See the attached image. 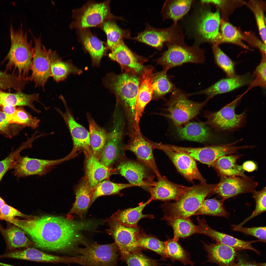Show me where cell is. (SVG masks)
I'll use <instances>...</instances> for the list:
<instances>
[{"mask_svg": "<svg viewBox=\"0 0 266 266\" xmlns=\"http://www.w3.org/2000/svg\"><path fill=\"white\" fill-rule=\"evenodd\" d=\"M220 23L218 11L213 12L205 8L199 10L193 23L194 32L198 42H217L219 38Z\"/></svg>", "mask_w": 266, "mask_h": 266, "instance_id": "cell-11", "label": "cell"}, {"mask_svg": "<svg viewBox=\"0 0 266 266\" xmlns=\"http://www.w3.org/2000/svg\"><path fill=\"white\" fill-rule=\"evenodd\" d=\"M119 124H116L109 133L107 140L100 154V161L109 166L116 161L120 156L123 129Z\"/></svg>", "mask_w": 266, "mask_h": 266, "instance_id": "cell-26", "label": "cell"}, {"mask_svg": "<svg viewBox=\"0 0 266 266\" xmlns=\"http://www.w3.org/2000/svg\"><path fill=\"white\" fill-rule=\"evenodd\" d=\"M50 59L51 77L57 82L65 80L70 73H77L80 71L71 63L63 61L56 51L50 50Z\"/></svg>", "mask_w": 266, "mask_h": 266, "instance_id": "cell-38", "label": "cell"}, {"mask_svg": "<svg viewBox=\"0 0 266 266\" xmlns=\"http://www.w3.org/2000/svg\"><path fill=\"white\" fill-rule=\"evenodd\" d=\"M166 221L173 228V239L178 241L180 238H185L196 233L197 226L189 218H179Z\"/></svg>", "mask_w": 266, "mask_h": 266, "instance_id": "cell-43", "label": "cell"}, {"mask_svg": "<svg viewBox=\"0 0 266 266\" xmlns=\"http://www.w3.org/2000/svg\"><path fill=\"white\" fill-rule=\"evenodd\" d=\"M221 34L219 39L222 42L241 44L242 36L232 25L228 22L223 23L221 26Z\"/></svg>", "mask_w": 266, "mask_h": 266, "instance_id": "cell-51", "label": "cell"}, {"mask_svg": "<svg viewBox=\"0 0 266 266\" xmlns=\"http://www.w3.org/2000/svg\"><path fill=\"white\" fill-rule=\"evenodd\" d=\"M176 131L182 139L200 143L209 141L213 136L209 128L203 123L190 122L177 127Z\"/></svg>", "mask_w": 266, "mask_h": 266, "instance_id": "cell-30", "label": "cell"}, {"mask_svg": "<svg viewBox=\"0 0 266 266\" xmlns=\"http://www.w3.org/2000/svg\"><path fill=\"white\" fill-rule=\"evenodd\" d=\"M198 225L197 226L196 233L205 235L211 238L216 242L220 243L232 247L236 250L244 249L251 250L257 254L260 252L254 248L252 244L260 240L247 241L242 240L228 234L214 230L210 228L204 219L197 218Z\"/></svg>", "mask_w": 266, "mask_h": 266, "instance_id": "cell-21", "label": "cell"}, {"mask_svg": "<svg viewBox=\"0 0 266 266\" xmlns=\"http://www.w3.org/2000/svg\"><path fill=\"white\" fill-rule=\"evenodd\" d=\"M220 177L212 193L217 194L224 201L242 194L252 193L258 184L252 177Z\"/></svg>", "mask_w": 266, "mask_h": 266, "instance_id": "cell-17", "label": "cell"}, {"mask_svg": "<svg viewBox=\"0 0 266 266\" xmlns=\"http://www.w3.org/2000/svg\"><path fill=\"white\" fill-rule=\"evenodd\" d=\"M110 1H90L81 8L73 10L74 20L70 24V28L80 30L86 29L100 26L108 20L117 18L111 13Z\"/></svg>", "mask_w": 266, "mask_h": 266, "instance_id": "cell-8", "label": "cell"}, {"mask_svg": "<svg viewBox=\"0 0 266 266\" xmlns=\"http://www.w3.org/2000/svg\"><path fill=\"white\" fill-rule=\"evenodd\" d=\"M188 96L176 88L172 92L167 104L168 113L162 115L170 119L177 127H181L198 114L211 98L208 97L203 102H199L190 100Z\"/></svg>", "mask_w": 266, "mask_h": 266, "instance_id": "cell-7", "label": "cell"}, {"mask_svg": "<svg viewBox=\"0 0 266 266\" xmlns=\"http://www.w3.org/2000/svg\"><path fill=\"white\" fill-rule=\"evenodd\" d=\"M234 266H258L257 263H252L247 261L243 259H238L237 262Z\"/></svg>", "mask_w": 266, "mask_h": 266, "instance_id": "cell-60", "label": "cell"}, {"mask_svg": "<svg viewBox=\"0 0 266 266\" xmlns=\"http://www.w3.org/2000/svg\"><path fill=\"white\" fill-rule=\"evenodd\" d=\"M86 152V180L89 187L92 189L110 175L112 169L100 162L91 150Z\"/></svg>", "mask_w": 266, "mask_h": 266, "instance_id": "cell-28", "label": "cell"}, {"mask_svg": "<svg viewBox=\"0 0 266 266\" xmlns=\"http://www.w3.org/2000/svg\"><path fill=\"white\" fill-rule=\"evenodd\" d=\"M136 237L139 247L152 250L159 255L162 260H166L165 242L162 241L153 236L147 234L143 231L138 232Z\"/></svg>", "mask_w": 266, "mask_h": 266, "instance_id": "cell-41", "label": "cell"}, {"mask_svg": "<svg viewBox=\"0 0 266 266\" xmlns=\"http://www.w3.org/2000/svg\"><path fill=\"white\" fill-rule=\"evenodd\" d=\"M3 216L0 214V218L3 219Z\"/></svg>", "mask_w": 266, "mask_h": 266, "instance_id": "cell-64", "label": "cell"}, {"mask_svg": "<svg viewBox=\"0 0 266 266\" xmlns=\"http://www.w3.org/2000/svg\"><path fill=\"white\" fill-rule=\"evenodd\" d=\"M8 221L22 230L32 239L34 245L47 251L73 254L86 241L83 231L91 229V222L74 220L51 216H29L25 220Z\"/></svg>", "mask_w": 266, "mask_h": 266, "instance_id": "cell-1", "label": "cell"}, {"mask_svg": "<svg viewBox=\"0 0 266 266\" xmlns=\"http://www.w3.org/2000/svg\"><path fill=\"white\" fill-rule=\"evenodd\" d=\"M0 266H17L12 265H10L0 262Z\"/></svg>", "mask_w": 266, "mask_h": 266, "instance_id": "cell-63", "label": "cell"}, {"mask_svg": "<svg viewBox=\"0 0 266 266\" xmlns=\"http://www.w3.org/2000/svg\"><path fill=\"white\" fill-rule=\"evenodd\" d=\"M112 19L105 21L100 26L106 34L107 45L111 51L123 41V39L130 38V36L128 30L121 29Z\"/></svg>", "mask_w": 266, "mask_h": 266, "instance_id": "cell-39", "label": "cell"}, {"mask_svg": "<svg viewBox=\"0 0 266 266\" xmlns=\"http://www.w3.org/2000/svg\"><path fill=\"white\" fill-rule=\"evenodd\" d=\"M150 198L145 202L140 203L137 207L122 210H119L112 216L119 223L129 227L138 226V222L141 219L148 218L152 219L154 216L151 214H143V211L145 207L152 201Z\"/></svg>", "mask_w": 266, "mask_h": 266, "instance_id": "cell-31", "label": "cell"}, {"mask_svg": "<svg viewBox=\"0 0 266 266\" xmlns=\"http://www.w3.org/2000/svg\"><path fill=\"white\" fill-rule=\"evenodd\" d=\"M71 256L72 264L84 266H117L119 250L115 243L100 244L86 242Z\"/></svg>", "mask_w": 266, "mask_h": 266, "instance_id": "cell-5", "label": "cell"}, {"mask_svg": "<svg viewBox=\"0 0 266 266\" xmlns=\"http://www.w3.org/2000/svg\"><path fill=\"white\" fill-rule=\"evenodd\" d=\"M130 138L128 143L122 147V150L130 151L135 155L138 161L149 168L157 177L158 180L162 176L156 164L153 154L154 149L148 139L145 138L140 132V129L130 133Z\"/></svg>", "mask_w": 266, "mask_h": 266, "instance_id": "cell-16", "label": "cell"}, {"mask_svg": "<svg viewBox=\"0 0 266 266\" xmlns=\"http://www.w3.org/2000/svg\"><path fill=\"white\" fill-rule=\"evenodd\" d=\"M89 127L90 147L92 153L96 156L100 155L108 137L109 133L99 126L91 116L87 114Z\"/></svg>", "mask_w": 266, "mask_h": 266, "instance_id": "cell-36", "label": "cell"}, {"mask_svg": "<svg viewBox=\"0 0 266 266\" xmlns=\"http://www.w3.org/2000/svg\"><path fill=\"white\" fill-rule=\"evenodd\" d=\"M152 69H145L140 79L135 110V127H139V122L146 106L151 100L154 89L153 85Z\"/></svg>", "mask_w": 266, "mask_h": 266, "instance_id": "cell-23", "label": "cell"}, {"mask_svg": "<svg viewBox=\"0 0 266 266\" xmlns=\"http://www.w3.org/2000/svg\"><path fill=\"white\" fill-rule=\"evenodd\" d=\"M242 168L248 172H252L257 168L256 164L251 161H248L245 162L243 164Z\"/></svg>", "mask_w": 266, "mask_h": 266, "instance_id": "cell-58", "label": "cell"}, {"mask_svg": "<svg viewBox=\"0 0 266 266\" xmlns=\"http://www.w3.org/2000/svg\"><path fill=\"white\" fill-rule=\"evenodd\" d=\"M2 107V111L5 113L6 117L12 115L17 108V106H6Z\"/></svg>", "mask_w": 266, "mask_h": 266, "instance_id": "cell-59", "label": "cell"}, {"mask_svg": "<svg viewBox=\"0 0 266 266\" xmlns=\"http://www.w3.org/2000/svg\"><path fill=\"white\" fill-rule=\"evenodd\" d=\"M263 55L261 62L253 73V75L255 77V78L250 83L246 92L256 86H259L264 88H266V57L265 55Z\"/></svg>", "mask_w": 266, "mask_h": 266, "instance_id": "cell-53", "label": "cell"}, {"mask_svg": "<svg viewBox=\"0 0 266 266\" xmlns=\"http://www.w3.org/2000/svg\"><path fill=\"white\" fill-rule=\"evenodd\" d=\"M183 36L181 28L177 24H173L168 28L161 29L155 28L148 24L143 31L132 39L160 49L164 43L171 42Z\"/></svg>", "mask_w": 266, "mask_h": 266, "instance_id": "cell-18", "label": "cell"}, {"mask_svg": "<svg viewBox=\"0 0 266 266\" xmlns=\"http://www.w3.org/2000/svg\"><path fill=\"white\" fill-rule=\"evenodd\" d=\"M60 99L64 104L66 111L63 112L58 108L56 109L63 119L70 133L73 145L71 153H73L79 149H83L85 152L90 151L89 132L76 121L63 97H61Z\"/></svg>", "mask_w": 266, "mask_h": 266, "instance_id": "cell-20", "label": "cell"}, {"mask_svg": "<svg viewBox=\"0 0 266 266\" xmlns=\"http://www.w3.org/2000/svg\"><path fill=\"white\" fill-rule=\"evenodd\" d=\"M29 143L24 142L17 150L11 152L5 159L0 161V182L3 175L8 170L12 169L16 163L20 152L23 150L29 148Z\"/></svg>", "mask_w": 266, "mask_h": 266, "instance_id": "cell-52", "label": "cell"}, {"mask_svg": "<svg viewBox=\"0 0 266 266\" xmlns=\"http://www.w3.org/2000/svg\"><path fill=\"white\" fill-rule=\"evenodd\" d=\"M165 242V252L167 258L170 259L172 262L177 261L185 265H194V263L190 260L189 253L178 241L173 238L169 239Z\"/></svg>", "mask_w": 266, "mask_h": 266, "instance_id": "cell-42", "label": "cell"}, {"mask_svg": "<svg viewBox=\"0 0 266 266\" xmlns=\"http://www.w3.org/2000/svg\"><path fill=\"white\" fill-rule=\"evenodd\" d=\"M126 72L119 75L110 73L103 80L105 87L113 93L117 102L120 103L125 110L130 129L135 125L136 101L140 80L134 73Z\"/></svg>", "mask_w": 266, "mask_h": 266, "instance_id": "cell-3", "label": "cell"}, {"mask_svg": "<svg viewBox=\"0 0 266 266\" xmlns=\"http://www.w3.org/2000/svg\"><path fill=\"white\" fill-rule=\"evenodd\" d=\"M10 124L7 120L5 113L0 110V132L9 137L12 136Z\"/></svg>", "mask_w": 266, "mask_h": 266, "instance_id": "cell-57", "label": "cell"}, {"mask_svg": "<svg viewBox=\"0 0 266 266\" xmlns=\"http://www.w3.org/2000/svg\"><path fill=\"white\" fill-rule=\"evenodd\" d=\"M167 50L158 61L167 71L169 69L186 63L201 64L205 60L204 53L199 45L192 46L187 45L184 37L166 43Z\"/></svg>", "mask_w": 266, "mask_h": 266, "instance_id": "cell-6", "label": "cell"}, {"mask_svg": "<svg viewBox=\"0 0 266 266\" xmlns=\"http://www.w3.org/2000/svg\"><path fill=\"white\" fill-rule=\"evenodd\" d=\"M240 156V155L236 154L224 156L217 159L211 166L216 170L220 176L247 177L242 171V168L236 163Z\"/></svg>", "mask_w": 266, "mask_h": 266, "instance_id": "cell-34", "label": "cell"}, {"mask_svg": "<svg viewBox=\"0 0 266 266\" xmlns=\"http://www.w3.org/2000/svg\"><path fill=\"white\" fill-rule=\"evenodd\" d=\"M252 79L248 74L241 76L236 75L221 79L206 89L190 94H205L212 98L216 95L229 92L250 84Z\"/></svg>", "mask_w": 266, "mask_h": 266, "instance_id": "cell-27", "label": "cell"}, {"mask_svg": "<svg viewBox=\"0 0 266 266\" xmlns=\"http://www.w3.org/2000/svg\"><path fill=\"white\" fill-rule=\"evenodd\" d=\"M0 214L3 216V219L4 220L6 219H14L16 216L25 217L27 218L29 217L26 216L25 215L6 204H5L1 209Z\"/></svg>", "mask_w": 266, "mask_h": 266, "instance_id": "cell-56", "label": "cell"}, {"mask_svg": "<svg viewBox=\"0 0 266 266\" xmlns=\"http://www.w3.org/2000/svg\"><path fill=\"white\" fill-rule=\"evenodd\" d=\"M203 243L208 254L207 262L215 263L219 266H235L237 251L235 249L217 242Z\"/></svg>", "mask_w": 266, "mask_h": 266, "instance_id": "cell-25", "label": "cell"}, {"mask_svg": "<svg viewBox=\"0 0 266 266\" xmlns=\"http://www.w3.org/2000/svg\"><path fill=\"white\" fill-rule=\"evenodd\" d=\"M109 56L111 59L116 61L130 72L138 73L143 70L142 65L123 41L111 51Z\"/></svg>", "mask_w": 266, "mask_h": 266, "instance_id": "cell-29", "label": "cell"}, {"mask_svg": "<svg viewBox=\"0 0 266 266\" xmlns=\"http://www.w3.org/2000/svg\"><path fill=\"white\" fill-rule=\"evenodd\" d=\"M68 156L59 159L47 160L31 158L19 155L12 169L18 177L37 175L42 176L50 171L54 166L66 161Z\"/></svg>", "mask_w": 266, "mask_h": 266, "instance_id": "cell-19", "label": "cell"}, {"mask_svg": "<svg viewBox=\"0 0 266 266\" xmlns=\"http://www.w3.org/2000/svg\"><path fill=\"white\" fill-rule=\"evenodd\" d=\"M6 118L11 124H16L24 127H30L33 129L38 126L40 122V119L27 112L23 106L17 107L13 114Z\"/></svg>", "mask_w": 266, "mask_h": 266, "instance_id": "cell-46", "label": "cell"}, {"mask_svg": "<svg viewBox=\"0 0 266 266\" xmlns=\"http://www.w3.org/2000/svg\"><path fill=\"white\" fill-rule=\"evenodd\" d=\"M245 94L239 96L219 111L207 113L205 115L207 121L204 123L222 132H232L242 127L246 121V111L237 114L235 109Z\"/></svg>", "mask_w": 266, "mask_h": 266, "instance_id": "cell-9", "label": "cell"}, {"mask_svg": "<svg viewBox=\"0 0 266 266\" xmlns=\"http://www.w3.org/2000/svg\"><path fill=\"white\" fill-rule=\"evenodd\" d=\"M231 227L233 231L240 232L246 234L253 236L259 239L262 242H266V228L265 226L250 228L242 227H238L233 224L232 225Z\"/></svg>", "mask_w": 266, "mask_h": 266, "instance_id": "cell-55", "label": "cell"}, {"mask_svg": "<svg viewBox=\"0 0 266 266\" xmlns=\"http://www.w3.org/2000/svg\"><path fill=\"white\" fill-rule=\"evenodd\" d=\"M118 159L116 171L130 183L148 191L154 182L155 176L152 170L141 162L130 159L124 154Z\"/></svg>", "mask_w": 266, "mask_h": 266, "instance_id": "cell-10", "label": "cell"}, {"mask_svg": "<svg viewBox=\"0 0 266 266\" xmlns=\"http://www.w3.org/2000/svg\"><path fill=\"white\" fill-rule=\"evenodd\" d=\"M10 31L11 46L5 59L7 62L5 72L11 71V74L19 81H28L34 51L33 41H28L27 33L22 24L16 30L11 25Z\"/></svg>", "mask_w": 266, "mask_h": 266, "instance_id": "cell-2", "label": "cell"}, {"mask_svg": "<svg viewBox=\"0 0 266 266\" xmlns=\"http://www.w3.org/2000/svg\"><path fill=\"white\" fill-rule=\"evenodd\" d=\"M252 8L255 16L261 37L266 45V27L265 18L262 9L257 3H253Z\"/></svg>", "mask_w": 266, "mask_h": 266, "instance_id": "cell-54", "label": "cell"}, {"mask_svg": "<svg viewBox=\"0 0 266 266\" xmlns=\"http://www.w3.org/2000/svg\"><path fill=\"white\" fill-rule=\"evenodd\" d=\"M212 50L216 63L225 72L227 77H231L236 75L234 63L232 60L216 44L213 46Z\"/></svg>", "mask_w": 266, "mask_h": 266, "instance_id": "cell-48", "label": "cell"}, {"mask_svg": "<svg viewBox=\"0 0 266 266\" xmlns=\"http://www.w3.org/2000/svg\"><path fill=\"white\" fill-rule=\"evenodd\" d=\"M217 184L201 183L189 187L173 202H166L162 208L164 212L162 219L166 221L179 218H188L195 215L205 198L212 193Z\"/></svg>", "mask_w": 266, "mask_h": 266, "instance_id": "cell-4", "label": "cell"}, {"mask_svg": "<svg viewBox=\"0 0 266 266\" xmlns=\"http://www.w3.org/2000/svg\"><path fill=\"white\" fill-rule=\"evenodd\" d=\"M202 4L212 3L219 6H221L225 3L224 1L220 0H200Z\"/></svg>", "mask_w": 266, "mask_h": 266, "instance_id": "cell-61", "label": "cell"}, {"mask_svg": "<svg viewBox=\"0 0 266 266\" xmlns=\"http://www.w3.org/2000/svg\"><path fill=\"white\" fill-rule=\"evenodd\" d=\"M92 192L86 179L82 181L76 189V200L67 215L75 214L83 221V216L91 206Z\"/></svg>", "mask_w": 266, "mask_h": 266, "instance_id": "cell-32", "label": "cell"}, {"mask_svg": "<svg viewBox=\"0 0 266 266\" xmlns=\"http://www.w3.org/2000/svg\"><path fill=\"white\" fill-rule=\"evenodd\" d=\"M181 185L174 183L165 176L154 182L149 187L148 191L152 200L168 201L177 200L188 188Z\"/></svg>", "mask_w": 266, "mask_h": 266, "instance_id": "cell-24", "label": "cell"}, {"mask_svg": "<svg viewBox=\"0 0 266 266\" xmlns=\"http://www.w3.org/2000/svg\"><path fill=\"white\" fill-rule=\"evenodd\" d=\"M135 186L130 183H117L107 181L102 182L92 189L91 205L96 199L100 196L118 194L123 189Z\"/></svg>", "mask_w": 266, "mask_h": 266, "instance_id": "cell-44", "label": "cell"}, {"mask_svg": "<svg viewBox=\"0 0 266 266\" xmlns=\"http://www.w3.org/2000/svg\"><path fill=\"white\" fill-rule=\"evenodd\" d=\"M6 203L4 201L0 196V211L3 206Z\"/></svg>", "mask_w": 266, "mask_h": 266, "instance_id": "cell-62", "label": "cell"}, {"mask_svg": "<svg viewBox=\"0 0 266 266\" xmlns=\"http://www.w3.org/2000/svg\"><path fill=\"white\" fill-rule=\"evenodd\" d=\"M252 193V197L255 202V210L252 214L245 219L242 222L238 225H234L237 227H242L250 220L266 211V187H265L259 191L254 190Z\"/></svg>", "mask_w": 266, "mask_h": 266, "instance_id": "cell-50", "label": "cell"}, {"mask_svg": "<svg viewBox=\"0 0 266 266\" xmlns=\"http://www.w3.org/2000/svg\"><path fill=\"white\" fill-rule=\"evenodd\" d=\"M154 149L164 151L171 160L178 171L187 180L191 182L194 180L201 183H205L206 181L200 172L195 160L188 155L180 151L174 150L165 147L163 144L151 141Z\"/></svg>", "mask_w": 266, "mask_h": 266, "instance_id": "cell-15", "label": "cell"}, {"mask_svg": "<svg viewBox=\"0 0 266 266\" xmlns=\"http://www.w3.org/2000/svg\"><path fill=\"white\" fill-rule=\"evenodd\" d=\"M169 149L185 153L195 160L211 166L218 158L233 154L234 148L231 143L201 147H181L165 144Z\"/></svg>", "mask_w": 266, "mask_h": 266, "instance_id": "cell-14", "label": "cell"}, {"mask_svg": "<svg viewBox=\"0 0 266 266\" xmlns=\"http://www.w3.org/2000/svg\"><path fill=\"white\" fill-rule=\"evenodd\" d=\"M128 266H159L157 260L150 258L141 251L128 253L120 258Z\"/></svg>", "mask_w": 266, "mask_h": 266, "instance_id": "cell-49", "label": "cell"}, {"mask_svg": "<svg viewBox=\"0 0 266 266\" xmlns=\"http://www.w3.org/2000/svg\"><path fill=\"white\" fill-rule=\"evenodd\" d=\"M39 95L34 93L27 94L21 91L15 93H11L4 92L0 89V106H27L37 113L40 111L35 107L33 104L35 101L42 103L39 100Z\"/></svg>", "mask_w": 266, "mask_h": 266, "instance_id": "cell-33", "label": "cell"}, {"mask_svg": "<svg viewBox=\"0 0 266 266\" xmlns=\"http://www.w3.org/2000/svg\"><path fill=\"white\" fill-rule=\"evenodd\" d=\"M10 250L0 255V258H12L37 262L70 264V256H60L48 254L36 249L28 248Z\"/></svg>", "mask_w": 266, "mask_h": 266, "instance_id": "cell-22", "label": "cell"}, {"mask_svg": "<svg viewBox=\"0 0 266 266\" xmlns=\"http://www.w3.org/2000/svg\"><path fill=\"white\" fill-rule=\"evenodd\" d=\"M166 72L164 70L153 76V92L158 97H163L168 93L172 92L176 88L167 75Z\"/></svg>", "mask_w": 266, "mask_h": 266, "instance_id": "cell-47", "label": "cell"}, {"mask_svg": "<svg viewBox=\"0 0 266 266\" xmlns=\"http://www.w3.org/2000/svg\"><path fill=\"white\" fill-rule=\"evenodd\" d=\"M193 0H167L163 4L161 11L164 20L170 19L174 24H177L178 21L185 15L189 11Z\"/></svg>", "mask_w": 266, "mask_h": 266, "instance_id": "cell-35", "label": "cell"}, {"mask_svg": "<svg viewBox=\"0 0 266 266\" xmlns=\"http://www.w3.org/2000/svg\"><path fill=\"white\" fill-rule=\"evenodd\" d=\"M80 30L83 45L90 55L93 63L98 64L105 53V48L103 42L88 28Z\"/></svg>", "mask_w": 266, "mask_h": 266, "instance_id": "cell-37", "label": "cell"}, {"mask_svg": "<svg viewBox=\"0 0 266 266\" xmlns=\"http://www.w3.org/2000/svg\"><path fill=\"white\" fill-rule=\"evenodd\" d=\"M34 51L32 61L31 75L27 79L33 81L35 87L44 88L48 79L51 77L50 59V49L48 50L42 45L40 36L33 37Z\"/></svg>", "mask_w": 266, "mask_h": 266, "instance_id": "cell-13", "label": "cell"}, {"mask_svg": "<svg viewBox=\"0 0 266 266\" xmlns=\"http://www.w3.org/2000/svg\"><path fill=\"white\" fill-rule=\"evenodd\" d=\"M4 234L9 251L21 248H28L34 245L26 236L25 232L15 225L4 230Z\"/></svg>", "mask_w": 266, "mask_h": 266, "instance_id": "cell-40", "label": "cell"}, {"mask_svg": "<svg viewBox=\"0 0 266 266\" xmlns=\"http://www.w3.org/2000/svg\"><path fill=\"white\" fill-rule=\"evenodd\" d=\"M224 201L212 199L204 200L195 215H205L228 218L230 214L223 205Z\"/></svg>", "mask_w": 266, "mask_h": 266, "instance_id": "cell-45", "label": "cell"}, {"mask_svg": "<svg viewBox=\"0 0 266 266\" xmlns=\"http://www.w3.org/2000/svg\"><path fill=\"white\" fill-rule=\"evenodd\" d=\"M109 226L106 233L112 236L118 247L121 258L131 252L141 251L138 246L136 235L140 227H129L121 224L111 216L105 221Z\"/></svg>", "mask_w": 266, "mask_h": 266, "instance_id": "cell-12", "label": "cell"}]
</instances>
